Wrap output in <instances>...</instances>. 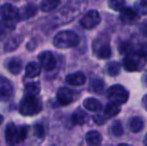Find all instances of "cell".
I'll list each match as a JSON object with an SVG mask.
<instances>
[{
    "label": "cell",
    "instance_id": "1",
    "mask_svg": "<svg viewBox=\"0 0 147 146\" xmlns=\"http://www.w3.org/2000/svg\"><path fill=\"white\" fill-rule=\"evenodd\" d=\"M147 55L141 53L140 51H131L127 53L123 60V66L127 71L134 72L140 71L144 68L147 62Z\"/></svg>",
    "mask_w": 147,
    "mask_h": 146
},
{
    "label": "cell",
    "instance_id": "2",
    "mask_svg": "<svg viewBox=\"0 0 147 146\" xmlns=\"http://www.w3.org/2000/svg\"><path fill=\"white\" fill-rule=\"evenodd\" d=\"M27 132V126H16L13 122H9L5 128V140L9 145L18 144L25 140Z\"/></svg>",
    "mask_w": 147,
    "mask_h": 146
},
{
    "label": "cell",
    "instance_id": "3",
    "mask_svg": "<svg viewBox=\"0 0 147 146\" xmlns=\"http://www.w3.org/2000/svg\"><path fill=\"white\" fill-rule=\"evenodd\" d=\"M42 110V102L37 96L24 95V98L20 101L19 112L25 116H33L38 114Z\"/></svg>",
    "mask_w": 147,
    "mask_h": 146
},
{
    "label": "cell",
    "instance_id": "4",
    "mask_svg": "<svg viewBox=\"0 0 147 146\" xmlns=\"http://www.w3.org/2000/svg\"><path fill=\"white\" fill-rule=\"evenodd\" d=\"M78 43H79V37L71 30L60 31L53 38V44L56 48L59 49L71 48L78 45Z\"/></svg>",
    "mask_w": 147,
    "mask_h": 146
},
{
    "label": "cell",
    "instance_id": "5",
    "mask_svg": "<svg viewBox=\"0 0 147 146\" xmlns=\"http://www.w3.org/2000/svg\"><path fill=\"white\" fill-rule=\"evenodd\" d=\"M107 97H108V99L110 101L121 105V104H124L127 102L128 98H129V93L123 86L116 84V85H113L108 88Z\"/></svg>",
    "mask_w": 147,
    "mask_h": 146
},
{
    "label": "cell",
    "instance_id": "6",
    "mask_svg": "<svg viewBox=\"0 0 147 146\" xmlns=\"http://www.w3.org/2000/svg\"><path fill=\"white\" fill-rule=\"evenodd\" d=\"M101 21V16L96 10H89L80 19V25L85 29H92Z\"/></svg>",
    "mask_w": 147,
    "mask_h": 146
},
{
    "label": "cell",
    "instance_id": "7",
    "mask_svg": "<svg viewBox=\"0 0 147 146\" xmlns=\"http://www.w3.org/2000/svg\"><path fill=\"white\" fill-rule=\"evenodd\" d=\"M14 94V87L12 83L5 78L4 76L0 75V101L5 102L12 98Z\"/></svg>",
    "mask_w": 147,
    "mask_h": 146
},
{
    "label": "cell",
    "instance_id": "8",
    "mask_svg": "<svg viewBox=\"0 0 147 146\" xmlns=\"http://www.w3.org/2000/svg\"><path fill=\"white\" fill-rule=\"evenodd\" d=\"M93 49L96 56H98L101 59H107L111 56V47L109 45V42L106 40H101V38H98V41L95 40L93 44Z\"/></svg>",
    "mask_w": 147,
    "mask_h": 146
},
{
    "label": "cell",
    "instance_id": "9",
    "mask_svg": "<svg viewBox=\"0 0 147 146\" xmlns=\"http://www.w3.org/2000/svg\"><path fill=\"white\" fill-rule=\"evenodd\" d=\"M41 66L46 71H51L56 67V58L51 51H43L38 55Z\"/></svg>",
    "mask_w": 147,
    "mask_h": 146
},
{
    "label": "cell",
    "instance_id": "10",
    "mask_svg": "<svg viewBox=\"0 0 147 146\" xmlns=\"http://www.w3.org/2000/svg\"><path fill=\"white\" fill-rule=\"evenodd\" d=\"M18 12L19 10L12 4L6 3L0 6V16L2 17V19L9 20V21L18 20Z\"/></svg>",
    "mask_w": 147,
    "mask_h": 146
},
{
    "label": "cell",
    "instance_id": "11",
    "mask_svg": "<svg viewBox=\"0 0 147 146\" xmlns=\"http://www.w3.org/2000/svg\"><path fill=\"white\" fill-rule=\"evenodd\" d=\"M119 19L125 24H133L136 23L139 19V16L136 13L135 10L130 9V8H122L120 10Z\"/></svg>",
    "mask_w": 147,
    "mask_h": 146
},
{
    "label": "cell",
    "instance_id": "12",
    "mask_svg": "<svg viewBox=\"0 0 147 146\" xmlns=\"http://www.w3.org/2000/svg\"><path fill=\"white\" fill-rule=\"evenodd\" d=\"M57 100L62 105H68L74 101V92L66 87H62L57 91Z\"/></svg>",
    "mask_w": 147,
    "mask_h": 146
},
{
    "label": "cell",
    "instance_id": "13",
    "mask_svg": "<svg viewBox=\"0 0 147 146\" xmlns=\"http://www.w3.org/2000/svg\"><path fill=\"white\" fill-rule=\"evenodd\" d=\"M38 8L35 4L28 3L21 8L18 12V20H27L36 15Z\"/></svg>",
    "mask_w": 147,
    "mask_h": 146
},
{
    "label": "cell",
    "instance_id": "14",
    "mask_svg": "<svg viewBox=\"0 0 147 146\" xmlns=\"http://www.w3.org/2000/svg\"><path fill=\"white\" fill-rule=\"evenodd\" d=\"M65 81L72 86H80V85H83V84L85 83L86 77L83 74V72L78 71V72L69 74V75L66 76Z\"/></svg>",
    "mask_w": 147,
    "mask_h": 146
},
{
    "label": "cell",
    "instance_id": "15",
    "mask_svg": "<svg viewBox=\"0 0 147 146\" xmlns=\"http://www.w3.org/2000/svg\"><path fill=\"white\" fill-rule=\"evenodd\" d=\"M6 68L10 73L18 75L22 71V61L18 57H12L6 62Z\"/></svg>",
    "mask_w": 147,
    "mask_h": 146
},
{
    "label": "cell",
    "instance_id": "16",
    "mask_svg": "<svg viewBox=\"0 0 147 146\" xmlns=\"http://www.w3.org/2000/svg\"><path fill=\"white\" fill-rule=\"evenodd\" d=\"M119 112H120L119 104L110 101L105 106L104 111H103V117H104L105 119H110V118H112V117L116 116Z\"/></svg>",
    "mask_w": 147,
    "mask_h": 146
},
{
    "label": "cell",
    "instance_id": "17",
    "mask_svg": "<svg viewBox=\"0 0 147 146\" xmlns=\"http://www.w3.org/2000/svg\"><path fill=\"white\" fill-rule=\"evenodd\" d=\"M41 64L39 65L36 62H30L25 67V75L28 78H35L41 72Z\"/></svg>",
    "mask_w": 147,
    "mask_h": 146
},
{
    "label": "cell",
    "instance_id": "18",
    "mask_svg": "<svg viewBox=\"0 0 147 146\" xmlns=\"http://www.w3.org/2000/svg\"><path fill=\"white\" fill-rule=\"evenodd\" d=\"M88 118L89 117L85 111H83L82 109H77L72 114L71 120L74 125H83L84 123L87 122Z\"/></svg>",
    "mask_w": 147,
    "mask_h": 146
},
{
    "label": "cell",
    "instance_id": "19",
    "mask_svg": "<svg viewBox=\"0 0 147 146\" xmlns=\"http://www.w3.org/2000/svg\"><path fill=\"white\" fill-rule=\"evenodd\" d=\"M23 40V36L22 35H15L12 36L7 42L4 45V50L7 52H11V51L15 50L18 46L20 45V43Z\"/></svg>",
    "mask_w": 147,
    "mask_h": 146
},
{
    "label": "cell",
    "instance_id": "20",
    "mask_svg": "<svg viewBox=\"0 0 147 146\" xmlns=\"http://www.w3.org/2000/svg\"><path fill=\"white\" fill-rule=\"evenodd\" d=\"M128 127L129 129L134 133H138L143 129L144 127V122H143V119L141 117H132L130 118L129 122H128Z\"/></svg>",
    "mask_w": 147,
    "mask_h": 146
},
{
    "label": "cell",
    "instance_id": "21",
    "mask_svg": "<svg viewBox=\"0 0 147 146\" xmlns=\"http://www.w3.org/2000/svg\"><path fill=\"white\" fill-rule=\"evenodd\" d=\"M85 140L88 145H98L102 141V135L98 131H89L85 135Z\"/></svg>",
    "mask_w": 147,
    "mask_h": 146
},
{
    "label": "cell",
    "instance_id": "22",
    "mask_svg": "<svg viewBox=\"0 0 147 146\" xmlns=\"http://www.w3.org/2000/svg\"><path fill=\"white\" fill-rule=\"evenodd\" d=\"M15 28V23L14 21H9V20L2 19L0 21V38H3L9 32L13 31Z\"/></svg>",
    "mask_w": 147,
    "mask_h": 146
},
{
    "label": "cell",
    "instance_id": "23",
    "mask_svg": "<svg viewBox=\"0 0 147 146\" xmlns=\"http://www.w3.org/2000/svg\"><path fill=\"white\" fill-rule=\"evenodd\" d=\"M84 107L91 112H97V111L101 110L102 108V104L100 101H98L95 98H87L83 101Z\"/></svg>",
    "mask_w": 147,
    "mask_h": 146
},
{
    "label": "cell",
    "instance_id": "24",
    "mask_svg": "<svg viewBox=\"0 0 147 146\" xmlns=\"http://www.w3.org/2000/svg\"><path fill=\"white\" fill-rule=\"evenodd\" d=\"M60 4V0H42L40 3V10L43 12H50L55 10Z\"/></svg>",
    "mask_w": 147,
    "mask_h": 146
},
{
    "label": "cell",
    "instance_id": "25",
    "mask_svg": "<svg viewBox=\"0 0 147 146\" xmlns=\"http://www.w3.org/2000/svg\"><path fill=\"white\" fill-rule=\"evenodd\" d=\"M40 92V85L38 82L33 81L25 84L24 87V95H34L37 96Z\"/></svg>",
    "mask_w": 147,
    "mask_h": 146
},
{
    "label": "cell",
    "instance_id": "26",
    "mask_svg": "<svg viewBox=\"0 0 147 146\" xmlns=\"http://www.w3.org/2000/svg\"><path fill=\"white\" fill-rule=\"evenodd\" d=\"M89 89L94 93H101L104 89V81L101 78H93L89 85Z\"/></svg>",
    "mask_w": 147,
    "mask_h": 146
},
{
    "label": "cell",
    "instance_id": "27",
    "mask_svg": "<svg viewBox=\"0 0 147 146\" xmlns=\"http://www.w3.org/2000/svg\"><path fill=\"white\" fill-rule=\"evenodd\" d=\"M120 69H121V66L119 63L116 61H112V62H109L107 64L106 72L110 76H117L120 73Z\"/></svg>",
    "mask_w": 147,
    "mask_h": 146
},
{
    "label": "cell",
    "instance_id": "28",
    "mask_svg": "<svg viewBox=\"0 0 147 146\" xmlns=\"http://www.w3.org/2000/svg\"><path fill=\"white\" fill-rule=\"evenodd\" d=\"M111 133L116 137L121 136L124 133L123 126H122V123L120 122V121H115V122L111 125Z\"/></svg>",
    "mask_w": 147,
    "mask_h": 146
},
{
    "label": "cell",
    "instance_id": "29",
    "mask_svg": "<svg viewBox=\"0 0 147 146\" xmlns=\"http://www.w3.org/2000/svg\"><path fill=\"white\" fill-rule=\"evenodd\" d=\"M108 5L112 10L120 11L125 5V0H109Z\"/></svg>",
    "mask_w": 147,
    "mask_h": 146
},
{
    "label": "cell",
    "instance_id": "30",
    "mask_svg": "<svg viewBox=\"0 0 147 146\" xmlns=\"http://www.w3.org/2000/svg\"><path fill=\"white\" fill-rule=\"evenodd\" d=\"M119 52L121 54H127V53L133 51V45H132L131 42L129 41H124V42H121L119 45Z\"/></svg>",
    "mask_w": 147,
    "mask_h": 146
},
{
    "label": "cell",
    "instance_id": "31",
    "mask_svg": "<svg viewBox=\"0 0 147 146\" xmlns=\"http://www.w3.org/2000/svg\"><path fill=\"white\" fill-rule=\"evenodd\" d=\"M33 130H34V134L36 135L38 138H42L45 135V130L44 127L41 124H35L34 127H33Z\"/></svg>",
    "mask_w": 147,
    "mask_h": 146
},
{
    "label": "cell",
    "instance_id": "32",
    "mask_svg": "<svg viewBox=\"0 0 147 146\" xmlns=\"http://www.w3.org/2000/svg\"><path fill=\"white\" fill-rule=\"evenodd\" d=\"M135 8H136V10H137V12H139L140 14H143V15L147 14V3H145L144 1L136 3Z\"/></svg>",
    "mask_w": 147,
    "mask_h": 146
},
{
    "label": "cell",
    "instance_id": "33",
    "mask_svg": "<svg viewBox=\"0 0 147 146\" xmlns=\"http://www.w3.org/2000/svg\"><path fill=\"white\" fill-rule=\"evenodd\" d=\"M140 30H141L142 35H143L144 37H147V21H144L143 23H142Z\"/></svg>",
    "mask_w": 147,
    "mask_h": 146
},
{
    "label": "cell",
    "instance_id": "34",
    "mask_svg": "<svg viewBox=\"0 0 147 146\" xmlns=\"http://www.w3.org/2000/svg\"><path fill=\"white\" fill-rule=\"evenodd\" d=\"M93 119H94V121H95V123H96V124H103L105 118L99 115V116H94V117H93Z\"/></svg>",
    "mask_w": 147,
    "mask_h": 146
},
{
    "label": "cell",
    "instance_id": "35",
    "mask_svg": "<svg viewBox=\"0 0 147 146\" xmlns=\"http://www.w3.org/2000/svg\"><path fill=\"white\" fill-rule=\"evenodd\" d=\"M138 51H140L141 53L147 55V44H141V45H140L139 50H138Z\"/></svg>",
    "mask_w": 147,
    "mask_h": 146
},
{
    "label": "cell",
    "instance_id": "36",
    "mask_svg": "<svg viewBox=\"0 0 147 146\" xmlns=\"http://www.w3.org/2000/svg\"><path fill=\"white\" fill-rule=\"evenodd\" d=\"M142 106L144 107V109L147 110V94L142 98Z\"/></svg>",
    "mask_w": 147,
    "mask_h": 146
},
{
    "label": "cell",
    "instance_id": "37",
    "mask_svg": "<svg viewBox=\"0 0 147 146\" xmlns=\"http://www.w3.org/2000/svg\"><path fill=\"white\" fill-rule=\"evenodd\" d=\"M142 79H143L144 84H145V85H147V74H145V75L143 76V78H142Z\"/></svg>",
    "mask_w": 147,
    "mask_h": 146
},
{
    "label": "cell",
    "instance_id": "38",
    "mask_svg": "<svg viewBox=\"0 0 147 146\" xmlns=\"http://www.w3.org/2000/svg\"><path fill=\"white\" fill-rule=\"evenodd\" d=\"M143 143H144V144H145V145H147V133H146V135H145V138H144Z\"/></svg>",
    "mask_w": 147,
    "mask_h": 146
},
{
    "label": "cell",
    "instance_id": "39",
    "mask_svg": "<svg viewBox=\"0 0 147 146\" xmlns=\"http://www.w3.org/2000/svg\"><path fill=\"white\" fill-rule=\"evenodd\" d=\"M2 122H3V117H2V115L0 114V125L2 124Z\"/></svg>",
    "mask_w": 147,
    "mask_h": 146
},
{
    "label": "cell",
    "instance_id": "40",
    "mask_svg": "<svg viewBox=\"0 0 147 146\" xmlns=\"http://www.w3.org/2000/svg\"><path fill=\"white\" fill-rule=\"evenodd\" d=\"M142 1H144L145 3H147V0H142Z\"/></svg>",
    "mask_w": 147,
    "mask_h": 146
}]
</instances>
